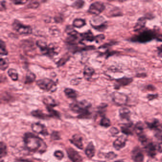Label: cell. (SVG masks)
Instances as JSON below:
<instances>
[{
  "instance_id": "cell-1",
  "label": "cell",
  "mask_w": 162,
  "mask_h": 162,
  "mask_svg": "<svg viewBox=\"0 0 162 162\" xmlns=\"http://www.w3.org/2000/svg\"><path fill=\"white\" fill-rule=\"evenodd\" d=\"M24 141L26 147L30 151L40 153L46 151L47 145L45 142L40 137L31 133L24 134Z\"/></svg>"
},
{
  "instance_id": "cell-2",
  "label": "cell",
  "mask_w": 162,
  "mask_h": 162,
  "mask_svg": "<svg viewBox=\"0 0 162 162\" xmlns=\"http://www.w3.org/2000/svg\"><path fill=\"white\" fill-rule=\"evenodd\" d=\"M91 107L90 104L86 101L74 102L70 105L71 110L79 114L78 118L89 119L91 115L90 109Z\"/></svg>"
},
{
  "instance_id": "cell-3",
  "label": "cell",
  "mask_w": 162,
  "mask_h": 162,
  "mask_svg": "<svg viewBox=\"0 0 162 162\" xmlns=\"http://www.w3.org/2000/svg\"><path fill=\"white\" fill-rule=\"evenodd\" d=\"M156 34L153 31L145 30L137 35L132 38L131 41L144 43L152 41L154 39L156 38Z\"/></svg>"
},
{
  "instance_id": "cell-4",
  "label": "cell",
  "mask_w": 162,
  "mask_h": 162,
  "mask_svg": "<svg viewBox=\"0 0 162 162\" xmlns=\"http://www.w3.org/2000/svg\"><path fill=\"white\" fill-rule=\"evenodd\" d=\"M36 83L40 89L46 91L53 92L57 89L56 83L53 80L48 78L38 80Z\"/></svg>"
},
{
  "instance_id": "cell-5",
  "label": "cell",
  "mask_w": 162,
  "mask_h": 162,
  "mask_svg": "<svg viewBox=\"0 0 162 162\" xmlns=\"http://www.w3.org/2000/svg\"><path fill=\"white\" fill-rule=\"evenodd\" d=\"M36 45L39 48L42 53L49 56L52 57L56 55L58 53L56 48L53 45H49L47 46L46 42L42 41H38L36 42Z\"/></svg>"
},
{
  "instance_id": "cell-6",
  "label": "cell",
  "mask_w": 162,
  "mask_h": 162,
  "mask_svg": "<svg viewBox=\"0 0 162 162\" xmlns=\"http://www.w3.org/2000/svg\"><path fill=\"white\" fill-rule=\"evenodd\" d=\"M13 27L15 31L20 34H29L32 32V29L31 26L23 24L16 20L13 23Z\"/></svg>"
},
{
  "instance_id": "cell-7",
  "label": "cell",
  "mask_w": 162,
  "mask_h": 162,
  "mask_svg": "<svg viewBox=\"0 0 162 162\" xmlns=\"http://www.w3.org/2000/svg\"><path fill=\"white\" fill-rule=\"evenodd\" d=\"M105 9V6L104 3L100 2H96L91 4L89 7L88 12L90 14L98 15Z\"/></svg>"
},
{
  "instance_id": "cell-8",
  "label": "cell",
  "mask_w": 162,
  "mask_h": 162,
  "mask_svg": "<svg viewBox=\"0 0 162 162\" xmlns=\"http://www.w3.org/2000/svg\"><path fill=\"white\" fill-rule=\"evenodd\" d=\"M112 99L117 105H124L127 101V97L125 94L116 92L112 95Z\"/></svg>"
},
{
  "instance_id": "cell-9",
  "label": "cell",
  "mask_w": 162,
  "mask_h": 162,
  "mask_svg": "<svg viewBox=\"0 0 162 162\" xmlns=\"http://www.w3.org/2000/svg\"><path fill=\"white\" fill-rule=\"evenodd\" d=\"M31 127L32 131L36 133L42 134L43 136H47L49 134L46 127L40 123H34L31 125Z\"/></svg>"
},
{
  "instance_id": "cell-10",
  "label": "cell",
  "mask_w": 162,
  "mask_h": 162,
  "mask_svg": "<svg viewBox=\"0 0 162 162\" xmlns=\"http://www.w3.org/2000/svg\"><path fill=\"white\" fill-rule=\"evenodd\" d=\"M68 155L69 159L72 162H81L82 161V158L81 156L79 155L78 152L75 151L73 148H68L67 150Z\"/></svg>"
},
{
  "instance_id": "cell-11",
  "label": "cell",
  "mask_w": 162,
  "mask_h": 162,
  "mask_svg": "<svg viewBox=\"0 0 162 162\" xmlns=\"http://www.w3.org/2000/svg\"><path fill=\"white\" fill-rule=\"evenodd\" d=\"M131 157L135 162H141L144 160V154L138 147H135L131 153Z\"/></svg>"
},
{
  "instance_id": "cell-12",
  "label": "cell",
  "mask_w": 162,
  "mask_h": 162,
  "mask_svg": "<svg viewBox=\"0 0 162 162\" xmlns=\"http://www.w3.org/2000/svg\"><path fill=\"white\" fill-rule=\"evenodd\" d=\"M127 141V137L125 135H121L114 141L113 143V146L116 149L120 150L122 148L125 147Z\"/></svg>"
},
{
  "instance_id": "cell-13",
  "label": "cell",
  "mask_w": 162,
  "mask_h": 162,
  "mask_svg": "<svg viewBox=\"0 0 162 162\" xmlns=\"http://www.w3.org/2000/svg\"><path fill=\"white\" fill-rule=\"evenodd\" d=\"M133 81L132 79L127 77H123L119 79H116V83L115 86V89H119L122 87L126 86L130 84Z\"/></svg>"
},
{
  "instance_id": "cell-14",
  "label": "cell",
  "mask_w": 162,
  "mask_h": 162,
  "mask_svg": "<svg viewBox=\"0 0 162 162\" xmlns=\"http://www.w3.org/2000/svg\"><path fill=\"white\" fill-rule=\"evenodd\" d=\"M144 145L145 149L148 156L152 157L156 156V147L153 143L147 142Z\"/></svg>"
},
{
  "instance_id": "cell-15",
  "label": "cell",
  "mask_w": 162,
  "mask_h": 162,
  "mask_svg": "<svg viewBox=\"0 0 162 162\" xmlns=\"http://www.w3.org/2000/svg\"><path fill=\"white\" fill-rule=\"evenodd\" d=\"M70 141L72 144L77 146L79 149H83V144L82 143V138L80 135L74 134L73 135L72 139L70 140Z\"/></svg>"
},
{
  "instance_id": "cell-16",
  "label": "cell",
  "mask_w": 162,
  "mask_h": 162,
  "mask_svg": "<svg viewBox=\"0 0 162 162\" xmlns=\"http://www.w3.org/2000/svg\"><path fill=\"white\" fill-rule=\"evenodd\" d=\"M85 154L90 159L92 158L95 154V146L92 142H90L87 146L85 150Z\"/></svg>"
},
{
  "instance_id": "cell-17",
  "label": "cell",
  "mask_w": 162,
  "mask_h": 162,
  "mask_svg": "<svg viewBox=\"0 0 162 162\" xmlns=\"http://www.w3.org/2000/svg\"><path fill=\"white\" fill-rule=\"evenodd\" d=\"M120 116L121 119L122 120H129L131 116V112L127 108H122L120 110Z\"/></svg>"
},
{
  "instance_id": "cell-18",
  "label": "cell",
  "mask_w": 162,
  "mask_h": 162,
  "mask_svg": "<svg viewBox=\"0 0 162 162\" xmlns=\"http://www.w3.org/2000/svg\"><path fill=\"white\" fill-rule=\"evenodd\" d=\"M146 23V18L145 17H141L138 20L137 24L134 27V31H138L145 26Z\"/></svg>"
},
{
  "instance_id": "cell-19",
  "label": "cell",
  "mask_w": 162,
  "mask_h": 162,
  "mask_svg": "<svg viewBox=\"0 0 162 162\" xmlns=\"http://www.w3.org/2000/svg\"><path fill=\"white\" fill-rule=\"evenodd\" d=\"M43 102L46 105L47 108H53L57 105L55 100L50 97H48L44 98Z\"/></svg>"
},
{
  "instance_id": "cell-20",
  "label": "cell",
  "mask_w": 162,
  "mask_h": 162,
  "mask_svg": "<svg viewBox=\"0 0 162 162\" xmlns=\"http://www.w3.org/2000/svg\"><path fill=\"white\" fill-rule=\"evenodd\" d=\"M94 72L95 71L93 68L89 66L85 67L83 73L85 79L87 80H89L94 74Z\"/></svg>"
},
{
  "instance_id": "cell-21",
  "label": "cell",
  "mask_w": 162,
  "mask_h": 162,
  "mask_svg": "<svg viewBox=\"0 0 162 162\" xmlns=\"http://www.w3.org/2000/svg\"><path fill=\"white\" fill-rule=\"evenodd\" d=\"M31 115L33 116L39 118V119H43V120L47 119L49 117H50V116L45 114L40 110H34V111H32L31 112Z\"/></svg>"
},
{
  "instance_id": "cell-22",
  "label": "cell",
  "mask_w": 162,
  "mask_h": 162,
  "mask_svg": "<svg viewBox=\"0 0 162 162\" xmlns=\"http://www.w3.org/2000/svg\"><path fill=\"white\" fill-rule=\"evenodd\" d=\"M121 131L127 135L133 134L132 124H127L121 127Z\"/></svg>"
},
{
  "instance_id": "cell-23",
  "label": "cell",
  "mask_w": 162,
  "mask_h": 162,
  "mask_svg": "<svg viewBox=\"0 0 162 162\" xmlns=\"http://www.w3.org/2000/svg\"><path fill=\"white\" fill-rule=\"evenodd\" d=\"M81 36L83 40H85L90 42H93L95 40V36H94L90 31L81 34Z\"/></svg>"
},
{
  "instance_id": "cell-24",
  "label": "cell",
  "mask_w": 162,
  "mask_h": 162,
  "mask_svg": "<svg viewBox=\"0 0 162 162\" xmlns=\"http://www.w3.org/2000/svg\"><path fill=\"white\" fill-rule=\"evenodd\" d=\"M135 133L138 134V136H141V135L145 134H144V126L143 124L141 122H138L134 128Z\"/></svg>"
},
{
  "instance_id": "cell-25",
  "label": "cell",
  "mask_w": 162,
  "mask_h": 162,
  "mask_svg": "<svg viewBox=\"0 0 162 162\" xmlns=\"http://www.w3.org/2000/svg\"><path fill=\"white\" fill-rule=\"evenodd\" d=\"M64 93L68 98L74 99L77 97V92L72 89L67 88L64 90Z\"/></svg>"
},
{
  "instance_id": "cell-26",
  "label": "cell",
  "mask_w": 162,
  "mask_h": 162,
  "mask_svg": "<svg viewBox=\"0 0 162 162\" xmlns=\"http://www.w3.org/2000/svg\"><path fill=\"white\" fill-rule=\"evenodd\" d=\"M8 74L12 80L13 81H16L18 79V74L16 69L14 68H10L8 71Z\"/></svg>"
},
{
  "instance_id": "cell-27",
  "label": "cell",
  "mask_w": 162,
  "mask_h": 162,
  "mask_svg": "<svg viewBox=\"0 0 162 162\" xmlns=\"http://www.w3.org/2000/svg\"><path fill=\"white\" fill-rule=\"evenodd\" d=\"M85 24V20L82 19H76L73 22V26L77 28H81Z\"/></svg>"
},
{
  "instance_id": "cell-28",
  "label": "cell",
  "mask_w": 162,
  "mask_h": 162,
  "mask_svg": "<svg viewBox=\"0 0 162 162\" xmlns=\"http://www.w3.org/2000/svg\"><path fill=\"white\" fill-rule=\"evenodd\" d=\"M35 79V76L34 74L31 72H29L27 74V75L26 76L25 83V84H29V83H32V82L34 81Z\"/></svg>"
},
{
  "instance_id": "cell-29",
  "label": "cell",
  "mask_w": 162,
  "mask_h": 162,
  "mask_svg": "<svg viewBox=\"0 0 162 162\" xmlns=\"http://www.w3.org/2000/svg\"><path fill=\"white\" fill-rule=\"evenodd\" d=\"M9 66L8 60L7 59H1L0 61V68L2 71L6 70Z\"/></svg>"
},
{
  "instance_id": "cell-30",
  "label": "cell",
  "mask_w": 162,
  "mask_h": 162,
  "mask_svg": "<svg viewBox=\"0 0 162 162\" xmlns=\"http://www.w3.org/2000/svg\"><path fill=\"white\" fill-rule=\"evenodd\" d=\"M92 26L96 30H98V31H103L105 30H106L107 28V22H105L103 24H101L98 25H92Z\"/></svg>"
},
{
  "instance_id": "cell-31",
  "label": "cell",
  "mask_w": 162,
  "mask_h": 162,
  "mask_svg": "<svg viewBox=\"0 0 162 162\" xmlns=\"http://www.w3.org/2000/svg\"><path fill=\"white\" fill-rule=\"evenodd\" d=\"M0 150H1V158H2V157L5 156L6 155L7 147L6 144L3 142H1L0 144Z\"/></svg>"
},
{
  "instance_id": "cell-32",
  "label": "cell",
  "mask_w": 162,
  "mask_h": 162,
  "mask_svg": "<svg viewBox=\"0 0 162 162\" xmlns=\"http://www.w3.org/2000/svg\"><path fill=\"white\" fill-rule=\"evenodd\" d=\"M47 110L50 113V117H55L56 118H60V114L59 112L54 110L53 108H47Z\"/></svg>"
},
{
  "instance_id": "cell-33",
  "label": "cell",
  "mask_w": 162,
  "mask_h": 162,
  "mask_svg": "<svg viewBox=\"0 0 162 162\" xmlns=\"http://www.w3.org/2000/svg\"><path fill=\"white\" fill-rule=\"evenodd\" d=\"M159 125L160 124H159V122L157 120H155L152 122L147 123V126H148V127L150 128L151 129H153V130H156Z\"/></svg>"
},
{
  "instance_id": "cell-34",
  "label": "cell",
  "mask_w": 162,
  "mask_h": 162,
  "mask_svg": "<svg viewBox=\"0 0 162 162\" xmlns=\"http://www.w3.org/2000/svg\"><path fill=\"white\" fill-rule=\"evenodd\" d=\"M0 53L2 55H6L8 54V51L6 49V45L2 40H1L0 42Z\"/></svg>"
},
{
  "instance_id": "cell-35",
  "label": "cell",
  "mask_w": 162,
  "mask_h": 162,
  "mask_svg": "<svg viewBox=\"0 0 162 162\" xmlns=\"http://www.w3.org/2000/svg\"><path fill=\"white\" fill-rule=\"evenodd\" d=\"M100 125L102 127H110L111 125V122L110 120L107 117H103L100 121Z\"/></svg>"
},
{
  "instance_id": "cell-36",
  "label": "cell",
  "mask_w": 162,
  "mask_h": 162,
  "mask_svg": "<svg viewBox=\"0 0 162 162\" xmlns=\"http://www.w3.org/2000/svg\"><path fill=\"white\" fill-rule=\"evenodd\" d=\"M155 135L157 138L162 140V124H160L156 129Z\"/></svg>"
},
{
  "instance_id": "cell-37",
  "label": "cell",
  "mask_w": 162,
  "mask_h": 162,
  "mask_svg": "<svg viewBox=\"0 0 162 162\" xmlns=\"http://www.w3.org/2000/svg\"><path fill=\"white\" fill-rule=\"evenodd\" d=\"M84 3V2L82 1H77L73 3L72 6L73 7L75 8H80L83 6Z\"/></svg>"
},
{
  "instance_id": "cell-38",
  "label": "cell",
  "mask_w": 162,
  "mask_h": 162,
  "mask_svg": "<svg viewBox=\"0 0 162 162\" xmlns=\"http://www.w3.org/2000/svg\"><path fill=\"white\" fill-rule=\"evenodd\" d=\"M54 155L57 159H59V160H61V159H63L64 156L63 152L60 150L56 151L55 152Z\"/></svg>"
},
{
  "instance_id": "cell-39",
  "label": "cell",
  "mask_w": 162,
  "mask_h": 162,
  "mask_svg": "<svg viewBox=\"0 0 162 162\" xmlns=\"http://www.w3.org/2000/svg\"><path fill=\"white\" fill-rule=\"evenodd\" d=\"M39 6V3L37 2H31L28 4L27 7L29 8L36 9Z\"/></svg>"
},
{
  "instance_id": "cell-40",
  "label": "cell",
  "mask_w": 162,
  "mask_h": 162,
  "mask_svg": "<svg viewBox=\"0 0 162 162\" xmlns=\"http://www.w3.org/2000/svg\"><path fill=\"white\" fill-rule=\"evenodd\" d=\"M105 38V36L103 34H99L98 35L95 36V40L94 41L97 43H99L102 42L103 40H104Z\"/></svg>"
},
{
  "instance_id": "cell-41",
  "label": "cell",
  "mask_w": 162,
  "mask_h": 162,
  "mask_svg": "<svg viewBox=\"0 0 162 162\" xmlns=\"http://www.w3.org/2000/svg\"><path fill=\"white\" fill-rule=\"evenodd\" d=\"M51 138L53 140H59L61 138L59 133L56 131H54L52 132L51 135Z\"/></svg>"
},
{
  "instance_id": "cell-42",
  "label": "cell",
  "mask_w": 162,
  "mask_h": 162,
  "mask_svg": "<svg viewBox=\"0 0 162 162\" xmlns=\"http://www.w3.org/2000/svg\"><path fill=\"white\" fill-rule=\"evenodd\" d=\"M68 57H63L62 59H61V60L59 61V62H58V64L59 66H61V65H63V64H64L65 62H66L68 60Z\"/></svg>"
},
{
  "instance_id": "cell-43",
  "label": "cell",
  "mask_w": 162,
  "mask_h": 162,
  "mask_svg": "<svg viewBox=\"0 0 162 162\" xmlns=\"http://www.w3.org/2000/svg\"><path fill=\"white\" fill-rule=\"evenodd\" d=\"M107 158L109 159H114L116 157V155L114 153L110 152L108 153L107 155Z\"/></svg>"
},
{
  "instance_id": "cell-44",
  "label": "cell",
  "mask_w": 162,
  "mask_h": 162,
  "mask_svg": "<svg viewBox=\"0 0 162 162\" xmlns=\"http://www.w3.org/2000/svg\"><path fill=\"white\" fill-rule=\"evenodd\" d=\"M158 97V95L156 94V95H154V94H149L147 96V98H148L149 100H152L153 99L156 98H157Z\"/></svg>"
},
{
  "instance_id": "cell-45",
  "label": "cell",
  "mask_w": 162,
  "mask_h": 162,
  "mask_svg": "<svg viewBox=\"0 0 162 162\" xmlns=\"http://www.w3.org/2000/svg\"><path fill=\"white\" fill-rule=\"evenodd\" d=\"M110 132L112 134H116L119 133V130L117 128H115V127L111 128L110 129Z\"/></svg>"
},
{
  "instance_id": "cell-46",
  "label": "cell",
  "mask_w": 162,
  "mask_h": 162,
  "mask_svg": "<svg viewBox=\"0 0 162 162\" xmlns=\"http://www.w3.org/2000/svg\"><path fill=\"white\" fill-rule=\"evenodd\" d=\"M15 4H24L27 2V1H21V0H16L13 1Z\"/></svg>"
},
{
  "instance_id": "cell-47",
  "label": "cell",
  "mask_w": 162,
  "mask_h": 162,
  "mask_svg": "<svg viewBox=\"0 0 162 162\" xmlns=\"http://www.w3.org/2000/svg\"><path fill=\"white\" fill-rule=\"evenodd\" d=\"M1 10L2 11V10H4V9L6 8V2L1 1Z\"/></svg>"
},
{
  "instance_id": "cell-48",
  "label": "cell",
  "mask_w": 162,
  "mask_h": 162,
  "mask_svg": "<svg viewBox=\"0 0 162 162\" xmlns=\"http://www.w3.org/2000/svg\"><path fill=\"white\" fill-rule=\"evenodd\" d=\"M157 50H158L159 55L162 57V45H160V46L157 48Z\"/></svg>"
},
{
  "instance_id": "cell-49",
  "label": "cell",
  "mask_w": 162,
  "mask_h": 162,
  "mask_svg": "<svg viewBox=\"0 0 162 162\" xmlns=\"http://www.w3.org/2000/svg\"><path fill=\"white\" fill-rule=\"evenodd\" d=\"M157 151L159 152H162V142L158 145L157 146Z\"/></svg>"
},
{
  "instance_id": "cell-50",
  "label": "cell",
  "mask_w": 162,
  "mask_h": 162,
  "mask_svg": "<svg viewBox=\"0 0 162 162\" xmlns=\"http://www.w3.org/2000/svg\"><path fill=\"white\" fill-rule=\"evenodd\" d=\"M154 87L152 85H148L147 87V90H155V88H154Z\"/></svg>"
},
{
  "instance_id": "cell-51",
  "label": "cell",
  "mask_w": 162,
  "mask_h": 162,
  "mask_svg": "<svg viewBox=\"0 0 162 162\" xmlns=\"http://www.w3.org/2000/svg\"><path fill=\"white\" fill-rule=\"evenodd\" d=\"M121 162V161H116V162Z\"/></svg>"
},
{
  "instance_id": "cell-52",
  "label": "cell",
  "mask_w": 162,
  "mask_h": 162,
  "mask_svg": "<svg viewBox=\"0 0 162 162\" xmlns=\"http://www.w3.org/2000/svg\"></svg>"
}]
</instances>
